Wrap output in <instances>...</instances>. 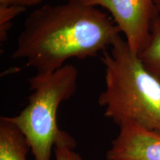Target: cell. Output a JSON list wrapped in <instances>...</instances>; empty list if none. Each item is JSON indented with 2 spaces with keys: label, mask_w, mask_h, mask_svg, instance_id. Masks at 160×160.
I'll return each instance as SVG.
<instances>
[{
  "label": "cell",
  "mask_w": 160,
  "mask_h": 160,
  "mask_svg": "<svg viewBox=\"0 0 160 160\" xmlns=\"http://www.w3.org/2000/svg\"><path fill=\"white\" fill-rule=\"evenodd\" d=\"M120 33L108 13L80 0L45 5L26 19L12 57L25 60L37 73H50L72 58L97 57Z\"/></svg>",
  "instance_id": "1"
},
{
  "label": "cell",
  "mask_w": 160,
  "mask_h": 160,
  "mask_svg": "<svg viewBox=\"0 0 160 160\" xmlns=\"http://www.w3.org/2000/svg\"><path fill=\"white\" fill-rule=\"evenodd\" d=\"M105 90L98 98L105 117L119 127L134 123L160 134V80L139 55L118 37L110 51L102 52Z\"/></svg>",
  "instance_id": "2"
},
{
  "label": "cell",
  "mask_w": 160,
  "mask_h": 160,
  "mask_svg": "<svg viewBox=\"0 0 160 160\" xmlns=\"http://www.w3.org/2000/svg\"><path fill=\"white\" fill-rule=\"evenodd\" d=\"M77 79V68L68 64L50 73H37L29 79L28 105L18 115L7 117L22 133L35 160H51L64 131L57 124L58 108L75 94Z\"/></svg>",
  "instance_id": "3"
},
{
  "label": "cell",
  "mask_w": 160,
  "mask_h": 160,
  "mask_svg": "<svg viewBox=\"0 0 160 160\" xmlns=\"http://www.w3.org/2000/svg\"><path fill=\"white\" fill-rule=\"evenodd\" d=\"M85 5L101 6L111 14L130 48L139 55L148 45L157 13L153 0H80Z\"/></svg>",
  "instance_id": "4"
},
{
  "label": "cell",
  "mask_w": 160,
  "mask_h": 160,
  "mask_svg": "<svg viewBox=\"0 0 160 160\" xmlns=\"http://www.w3.org/2000/svg\"><path fill=\"white\" fill-rule=\"evenodd\" d=\"M107 160H160V134L128 123L119 128V134L106 153Z\"/></svg>",
  "instance_id": "5"
},
{
  "label": "cell",
  "mask_w": 160,
  "mask_h": 160,
  "mask_svg": "<svg viewBox=\"0 0 160 160\" xmlns=\"http://www.w3.org/2000/svg\"><path fill=\"white\" fill-rule=\"evenodd\" d=\"M31 148L19 129L7 117H0V160H27Z\"/></svg>",
  "instance_id": "6"
},
{
  "label": "cell",
  "mask_w": 160,
  "mask_h": 160,
  "mask_svg": "<svg viewBox=\"0 0 160 160\" xmlns=\"http://www.w3.org/2000/svg\"><path fill=\"white\" fill-rule=\"evenodd\" d=\"M139 57L146 68L160 80V20L158 17L152 24L148 45Z\"/></svg>",
  "instance_id": "7"
},
{
  "label": "cell",
  "mask_w": 160,
  "mask_h": 160,
  "mask_svg": "<svg viewBox=\"0 0 160 160\" xmlns=\"http://www.w3.org/2000/svg\"><path fill=\"white\" fill-rule=\"evenodd\" d=\"M76 141L67 132L63 131L53 148L56 160H84L75 151Z\"/></svg>",
  "instance_id": "8"
},
{
  "label": "cell",
  "mask_w": 160,
  "mask_h": 160,
  "mask_svg": "<svg viewBox=\"0 0 160 160\" xmlns=\"http://www.w3.org/2000/svg\"><path fill=\"white\" fill-rule=\"evenodd\" d=\"M26 7L22 5L0 6V40L5 42L11 29L13 19L25 11Z\"/></svg>",
  "instance_id": "9"
},
{
  "label": "cell",
  "mask_w": 160,
  "mask_h": 160,
  "mask_svg": "<svg viewBox=\"0 0 160 160\" xmlns=\"http://www.w3.org/2000/svg\"><path fill=\"white\" fill-rule=\"evenodd\" d=\"M42 0H19L18 2V5H22L24 7L28 6H35L39 5Z\"/></svg>",
  "instance_id": "10"
},
{
  "label": "cell",
  "mask_w": 160,
  "mask_h": 160,
  "mask_svg": "<svg viewBox=\"0 0 160 160\" xmlns=\"http://www.w3.org/2000/svg\"><path fill=\"white\" fill-rule=\"evenodd\" d=\"M19 0H0V6H10L17 5Z\"/></svg>",
  "instance_id": "11"
},
{
  "label": "cell",
  "mask_w": 160,
  "mask_h": 160,
  "mask_svg": "<svg viewBox=\"0 0 160 160\" xmlns=\"http://www.w3.org/2000/svg\"><path fill=\"white\" fill-rule=\"evenodd\" d=\"M157 13V17L160 20V0H153Z\"/></svg>",
  "instance_id": "12"
}]
</instances>
